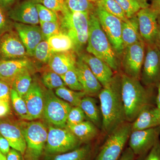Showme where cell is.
Wrapping results in <instances>:
<instances>
[{"label":"cell","mask_w":160,"mask_h":160,"mask_svg":"<svg viewBox=\"0 0 160 160\" xmlns=\"http://www.w3.org/2000/svg\"><path fill=\"white\" fill-rule=\"evenodd\" d=\"M98 96L102 116V133L108 136L127 122L122 100L121 74H115L110 84L103 88Z\"/></svg>","instance_id":"obj_1"},{"label":"cell","mask_w":160,"mask_h":160,"mask_svg":"<svg viewBox=\"0 0 160 160\" xmlns=\"http://www.w3.org/2000/svg\"><path fill=\"white\" fill-rule=\"evenodd\" d=\"M122 97L126 122L132 123L140 112L151 104V92L142 85L140 80L121 74Z\"/></svg>","instance_id":"obj_2"},{"label":"cell","mask_w":160,"mask_h":160,"mask_svg":"<svg viewBox=\"0 0 160 160\" xmlns=\"http://www.w3.org/2000/svg\"><path fill=\"white\" fill-rule=\"evenodd\" d=\"M86 51L102 60L113 71H118L119 63L117 55L103 31L95 11L89 14Z\"/></svg>","instance_id":"obj_3"},{"label":"cell","mask_w":160,"mask_h":160,"mask_svg":"<svg viewBox=\"0 0 160 160\" xmlns=\"http://www.w3.org/2000/svg\"><path fill=\"white\" fill-rule=\"evenodd\" d=\"M59 13L61 32L71 38L74 46L73 51L80 54L87 43L90 13L70 11L66 5Z\"/></svg>","instance_id":"obj_4"},{"label":"cell","mask_w":160,"mask_h":160,"mask_svg":"<svg viewBox=\"0 0 160 160\" xmlns=\"http://www.w3.org/2000/svg\"><path fill=\"white\" fill-rule=\"evenodd\" d=\"M26 140L24 160H41L45 152L48 129L39 121L19 122Z\"/></svg>","instance_id":"obj_5"},{"label":"cell","mask_w":160,"mask_h":160,"mask_svg":"<svg viewBox=\"0 0 160 160\" xmlns=\"http://www.w3.org/2000/svg\"><path fill=\"white\" fill-rule=\"evenodd\" d=\"M82 143L68 128L50 126L44 155L62 154L76 149Z\"/></svg>","instance_id":"obj_6"},{"label":"cell","mask_w":160,"mask_h":160,"mask_svg":"<svg viewBox=\"0 0 160 160\" xmlns=\"http://www.w3.org/2000/svg\"><path fill=\"white\" fill-rule=\"evenodd\" d=\"M131 132V123L126 122L108 136L95 160H118Z\"/></svg>","instance_id":"obj_7"},{"label":"cell","mask_w":160,"mask_h":160,"mask_svg":"<svg viewBox=\"0 0 160 160\" xmlns=\"http://www.w3.org/2000/svg\"><path fill=\"white\" fill-rule=\"evenodd\" d=\"M44 92V118L50 126L66 127L68 114L72 106L57 96L52 90L47 89Z\"/></svg>","instance_id":"obj_8"},{"label":"cell","mask_w":160,"mask_h":160,"mask_svg":"<svg viewBox=\"0 0 160 160\" xmlns=\"http://www.w3.org/2000/svg\"><path fill=\"white\" fill-rule=\"evenodd\" d=\"M96 3L95 12L102 29L117 54H122L124 49L122 38L123 21L106 11L98 2Z\"/></svg>","instance_id":"obj_9"},{"label":"cell","mask_w":160,"mask_h":160,"mask_svg":"<svg viewBox=\"0 0 160 160\" xmlns=\"http://www.w3.org/2000/svg\"><path fill=\"white\" fill-rule=\"evenodd\" d=\"M146 46L144 41H141L124 49L122 62L124 74L140 79L145 59Z\"/></svg>","instance_id":"obj_10"},{"label":"cell","mask_w":160,"mask_h":160,"mask_svg":"<svg viewBox=\"0 0 160 160\" xmlns=\"http://www.w3.org/2000/svg\"><path fill=\"white\" fill-rule=\"evenodd\" d=\"M146 46L140 79L144 85L150 88L160 82V50L156 45Z\"/></svg>","instance_id":"obj_11"},{"label":"cell","mask_w":160,"mask_h":160,"mask_svg":"<svg viewBox=\"0 0 160 160\" xmlns=\"http://www.w3.org/2000/svg\"><path fill=\"white\" fill-rule=\"evenodd\" d=\"M160 126L150 129L131 132L129 146L135 156L141 158L152 149L159 139Z\"/></svg>","instance_id":"obj_12"},{"label":"cell","mask_w":160,"mask_h":160,"mask_svg":"<svg viewBox=\"0 0 160 160\" xmlns=\"http://www.w3.org/2000/svg\"><path fill=\"white\" fill-rule=\"evenodd\" d=\"M26 47L16 31L8 30L0 36L1 60H14L28 58Z\"/></svg>","instance_id":"obj_13"},{"label":"cell","mask_w":160,"mask_h":160,"mask_svg":"<svg viewBox=\"0 0 160 160\" xmlns=\"http://www.w3.org/2000/svg\"><path fill=\"white\" fill-rule=\"evenodd\" d=\"M140 35L146 45H155L158 31V16L150 8L141 9L136 14Z\"/></svg>","instance_id":"obj_14"},{"label":"cell","mask_w":160,"mask_h":160,"mask_svg":"<svg viewBox=\"0 0 160 160\" xmlns=\"http://www.w3.org/2000/svg\"><path fill=\"white\" fill-rule=\"evenodd\" d=\"M0 133L7 140L12 148L24 155L26 144L18 122L6 118H0Z\"/></svg>","instance_id":"obj_15"},{"label":"cell","mask_w":160,"mask_h":160,"mask_svg":"<svg viewBox=\"0 0 160 160\" xmlns=\"http://www.w3.org/2000/svg\"><path fill=\"white\" fill-rule=\"evenodd\" d=\"M13 26L26 47L28 57H33L35 49L44 40L40 26L15 22Z\"/></svg>","instance_id":"obj_16"},{"label":"cell","mask_w":160,"mask_h":160,"mask_svg":"<svg viewBox=\"0 0 160 160\" xmlns=\"http://www.w3.org/2000/svg\"><path fill=\"white\" fill-rule=\"evenodd\" d=\"M36 4L34 0H26L9 9L7 15L15 22L38 25L40 22Z\"/></svg>","instance_id":"obj_17"},{"label":"cell","mask_w":160,"mask_h":160,"mask_svg":"<svg viewBox=\"0 0 160 160\" xmlns=\"http://www.w3.org/2000/svg\"><path fill=\"white\" fill-rule=\"evenodd\" d=\"M75 68L79 81L82 86L83 92L86 95L98 96L103 88L102 86L88 65L79 57Z\"/></svg>","instance_id":"obj_18"},{"label":"cell","mask_w":160,"mask_h":160,"mask_svg":"<svg viewBox=\"0 0 160 160\" xmlns=\"http://www.w3.org/2000/svg\"><path fill=\"white\" fill-rule=\"evenodd\" d=\"M23 98L27 106L29 121H34L43 116L45 102L44 90L38 83L32 82Z\"/></svg>","instance_id":"obj_19"},{"label":"cell","mask_w":160,"mask_h":160,"mask_svg":"<svg viewBox=\"0 0 160 160\" xmlns=\"http://www.w3.org/2000/svg\"><path fill=\"white\" fill-rule=\"evenodd\" d=\"M78 57L88 65L103 88L109 86L114 74L108 64L88 52H81Z\"/></svg>","instance_id":"obj_20"},{"label":"cell","mask_w":160,"mask_h":160,"mask_svg":"<svg viewBox=\"0 0 160 160\" xmlns=\"http://www.w3.org/2000/svg\"><path fill=\"white\" fill-rule=\"evenodd\" d=\"M32 63L28 58L0 60V79L12 86L16 77L22 72L31 69Z\"/></svg>","instance_id":"obj_21"},{"label":"cell","mask_w":160,"mask_h":160,"mask_svg":"<svg viewBox=\"0 0 160 160\" xmlns=\"http://www.w3.org/2000/svg\"><path fill=\"white\" fill-rule=\"evenodd\" d=\"M160 126V109L152 104L146 106L131 123V132Z\"/></svg>","instance_id":"obj_22"},{"label":"cell","mask_w":160,"mask_h":160,"mask_svg":"<svg viewBox=\"0 0 160 160\" xmlns=\"http://www.w3.org/2000/svg\"><path fill=\"white\" fill-rule=\"evenodd\" d=\"M75 52L71 50L53 53L47 63L50 70L61 76L74 68L77 60Z\"/></svg>","instance_id":"obj_23"},{"label":"cell","mask_w":160,"mask_h":160,"mask_svg":"<svg viewBox=\"0 0 160 160\" xmlns=\"http://www.w3.org/2000/svg\"><path fill=\"white\" fill-rule=\"evenodd\" d=\"M93 154L92 146L87 143L62 154L44 155L41 160H92Z\"/></svg>","instance_id":"obj_24"},{"label":"cell","mask_w":160,"mask_h":160,"mask_svg":"<svg viewBox=\"0 0 160 160\" xmlns=\"http://www.w3.org/2000/svg\"><path fill=\"white\" fill-rule=\"evenodd\" d=\"M66 127L77 138L82 144L89 143L97 137L100 133L99 128L89 121H84L77 125L66 126Z\"/></svg>","instance_id":"obj_25"},{"label":"cell","mask_w":160,"mask_h":160,"mask_svg":"<svg viewBox=\"0 0 160 160\" xmlns=\"http://www.w3.org/2000/svg\"><path fill=\"white\" fill-rule=\"evenodd\" d=\"M122 38L124 49L138 42L143 41L140 35L136 15L129 18L128 22H122Z\"/></svg>","instance_id":"obj_26"},{"label":"cell","mask_w":160,"mask_h":160,"mask_svg":"<svg viewBox=\"0 0 160 160\" xmlns=\"http://www.w3.org/2000/svg\"><path fill=\"white\" fill-rule=\"evenodd\" d=\"M79 106L84 112L86 117L89 119V121L93 123L99 129L102 128V121L100 117L99 109L94 98L86 96L82 99Z\"/></svg>","instance_id":"obj_27"},{"label":"cell","mask_w":160,"mask_h":160,"mask_svg":"<svg viewBox=\"0 0 160 160\" xmlns=\"http://www.w3.org/2000/svg\"><path fill=\"white\" fill-rule=\"evenodd\" d=\"M47 42L53 53L73 50L74 46L71 38L62 32L49 38Z\"/></svg>","instance_id":"obj_28"},{"label":"cell","mask_w":160,"mask_h":160,"mask_svg":"<svg viewBox=\"0 0 160 160\" xmlns=\"http://www.w3.org/2000/svg\"><path fill=\"white\" fill-rule=\"evenodd\" d=\"M32 82L30 70L27 69L22 72L16 77L12 84V89L23 97L29 90Z\"/></svg>","instance_id":"obj_29"},{"label":"cell","mask_w":160,"mask_h":160,"mask_svg":"<svg viewBox=\"0 0 160 160\" xmlns=\"http://www.w3.org/2000/svg\"><path fill=\"white\" fill-rule=\"evenodd\" d=\"M55 93L73 107L79 106L82 99L86 96L83 92L73 91L66 88V86L56 89Z\"/></svg>","instance_id":"obj_30"},{"label":"cell","mask_w":160,"mask_h":160,"mask_svg":"<svg viewBox=\"0 0 160 160\" xmlns=\"http://www.w3.org/2000/svg\"><path fill=\"white\" fill-rule=\"evenodd\" d=\"M10 100L14 111L22 120L29 121V112L25 100L14 89H12Z\"/></svg>","instance_id":"obj_31"},{"label":"cell","mask_w":160,"mask_h":160,"mask_svg":"<svg viewBox=\"0 0 160 160\" xmlns=\"http://www.w3.org/2000/svg\"><path fill=\"white\" fill-rule=\"evenodd\" d=\"M67 8L72 12L90 13L95 10L94 2L92 0H65Z\"/></svg>","instance_id":"obj_32"},{"label":"cell","mask_w":160,"mask_h":160,"mask_svg":"<svg viewBox=\"0 0 160 160\" xmlns=\"http://www.w3.org/2000/svg\"><path fill=\"white\" fill-rule=\"evenodd\" d=\"M103 8L110 14L116 17L124 22L129 21L127 16L122 7L115 0H98Z\"/></svg>","instance_id":"obj_33"},{"label":"cell","mask_w":160,"mask_h":160,"mask_svg":"<svg viewBox=\"0 0 160 160\" xmlns=\"http://www.w3.org/2000/svg\"><path fill=\"white\" fill-rule=\"evenodd\" d=\"M42 79L43 85L50 90L66 86L61 76L51 70L45 71L42 75Z\"/></svg>","instance_id":"obj_34"},{"label":"cell","mask_w":160,"mask_h":160,"mask_svg":"<svg viewBox=\"0 0 160 160\" xmlns=\"http://www.w3.org/2000/svg\"><path fill=\"white\" fill-rule=\"evenodd\" d=\"M53 53L49 48L47 41L43 40L35 49L33 57L40 62L47 64Z\"/></svg>","instance_id":"obj_35"},{"label":"cell","mask_w":160,"mask_h":160,"mask_svg":"<svg viewBox=\"0 0 160 160\" xmlns=\"http://www.w3.org/2000/svg\"><path fill=\"white\" fill-rule=\"evenodd\" d=\"M75 67L61 75V78L66 86H68L71 90L83 92L82 86L78 78Z\"/></svg>","instance_id":"obj_36"},{"label":"cell","mask_w":160,"mask_h":160,"mask_svg":"<svg viewBox=\"0 0 160 160\" xmlns=\"http://www.w3.org/2000/svg\"><path fill=\"white\" fill-rule=\"evenodd\" d=\"M40 22H57L59 21L58 13L47 8L42 4H36Z\"/></svg>","instance_id":"obj_37"},{"label":"cell","mask_w":160,"mask_h":160,"mask_svg":"<svg viewBox=\"0 0 160 160\" xmlns=\"http://www.w3.org/2000/svg\"><path fill=\"white\" fill-rule=\"evenodd\" d=\"M39 25L44 40L47 41L49 38L61 32L59 21L57 22H40Z\"/></svg>","instance_id":"obj_38"},{"label":"cell","mask_w":160,"mask_h":160,"mask_svg":"<svg viewBox=\"0 0 160 160\" xmlns=\"http://www.w3.org/2000/svg\"><path fill=\"white\" fill-rule=\"evenodd\" d=\"M122 7L128 18L136 15L141 9L136 0H115Z\"/></svg>","instance_id":"obj_39"},{"label":"cell","mask_w":160,"mask_h":160,"mask_svg":"<svg viewBox=\"0 0 160 160\" xmlns=\"http://www.w3.org/2000/svg\"><path fill=\"white\" fill-rule=\"evenodd\" d=\"M86 118V115L79 106H72L68 114L66 126L77 125L85 121Z\"/></svg>","instance_id":"obj_40"},{"label":"cell","mask_w":160,"mask_h":160,"mask_svg":"<svg viewBox=\"0 0 160 160\" xmlns=\"http://www.w3.org/2000/svg\"><path fill=\"white\" fill-rule=\"evenodd\" d=\"M41 4L57 12H61L66 6L65 0H42Z\"/></svg>","instance_id":"obj_41"},{"label":"cell","mask_w":160,"mask_h":160,"mask_svg":"<svg viewBox=\"0 0 160 160\" xmlns=\"http://www.w3.org/2000/svg\"><path fill=\"white\" fill-rule=\"evenodd\" d=\"M5 10L0 6V36L8 30L11 29V25L6 15Z\"/></svg>","instance_id":"obj_42"},{"label":"cell","mask_w":160,"mask_h":160,"mask_svg":"<svg viewBox=\"0 0 160 160\" xmlns=\"http://www.w3.org/2000/svg\"><path fill=\"white\" fill-rule=\"evenodd\" d=\"M11 86L0 79V99L10 102Z\"/></svg>","instance_id":"obj_43"},{"label":"cell","mask_w":160,"mask_h":160,"mask_svg":"<svg viewBox=\"0 0 160 160\" xmlns=\"http://www.w3.org/2000/svg\"><path fill=\"white\" fill-rule=\"evenodd\" d=\"M145 160H160V141L158 140L150 149Z\"/></svg>","instance_id":"obj_44"},{"label":"cell","mask_w":160,"mask_h":160,"mask_svg":"<svg viewBox=\"0 0 160 160\" xmlns=\"http://www.w3.org/2000/svg\"><path fill=\"white\" fill-rule=\"evenodd\" d=\"M10 102L0 99V118H6L11 112Z\"/></svg>","instance_id":"obj_45"},{"label":"cell","mask_w":160,"mask_h":160,"mask_svg":"<svg viewBox=\"0 0 160 160\" xmlns=\"http://www.w3.org/2000/svg\"><path fill=\"white\" fill-rule=\"evenodd\" d=\"M10 147L7 140L0 133V151L6 156L10 150Z\"/></svg>","instance_id":"obj_46"},{"label":"cell","mask_w":160,"mask_h":160,"mask_svg":"<svg viewBox=\"0 0 160 160\" xmlns=\"http://www.w3.org/2000/svg\"><path fill=\"white\" fill-rule=\"evenodd\" d=\"M7 160H24L23 155L19 151L11 148L6 155Z\"/></svg>","instance_id":"obj_47"},{"label":"cell","mask_w":160,"mask_h":160,"mask_svg":"<svg viewBox=\"0 0 160 160\" xmlns=\"http://www.w3.org/2000/svg\"><path fill=\"white\" fill-rule=\"evenodd\" d=\"M135 157L132 150L128 147L123 151L118 160H134Z\"/></svg>","instance_id":"obj_48"},{"label":"cell","mask_w":160,"mask_h":160,"mask_svg":"<svg viewBox=\"0 0 160 160\" xmlns=\"http://www.w3.org/2000/svg\"><path fill=\"white\" fill-rule=\"evenodd\" d=\"M150 8L157 14L160 19V0H151Z\"/></svg>","instance_id":"obj_49"},{"label":"cell","mask_w":160,"mask_h":160,"mask_svg":"<svg viewBox=\"0 0 160 160\" xmlns=\"http://www.w3.org/2000/svg\"><path fill=\"white\" fill-rule=\"evenodd\" d=\"M15 0H0V6L5 10H9L14 3Z\"/></svg>","instance_id":"obj_50"},{"label":"cell","mask_w":160,"mask_h":160,"mask_svg":"<svg viewBox=\"0 0 160 160\" xmlns=\"http://www.w3.org/2000/svg\"><path fill=\"white\" fill-rule=\"evenodd\" d=\"M139 5H140L141 9L148 8L150 5L147 2V0H136Z\"/></svg>","instance_id":"obj_51"},{"label":"cell","mask_w":160,"mask_h":160,"mask_svg":"<svg viewBox=\"0 0 160 160\" xmlns=\"http://www.w3.org/2000/svg\"><path fill=\"white\" fill-rule=\"evenodd\" d=\"M155 45L160 50V19L158 18V31L157 37Z\"/></svg>","instance_id":"obj_52"},{"label":"cell","mask_w":160,"mask_h":160,"mask_svg":"<svg viewBox=\"0 0 160 160\" xmlns=\"http://www.w3.org/2000/svg\"><path fill=\"white\" fill-rule=\"evenodd\" d=\"M158 87V93L157 96L156 103L157 106L160 109V81Z\"/></svg>","instance_id":"obj_53"},{"label":"cell","mask_w":160,"mask_h":160,"mask_svg":"<svg viewBox=\"0 0 160 160\" xmlns=\"http://www.w3.org/2000/svg\"><path fill=\"white\" fill-rule=\"evenodd\" d=\"M0 160H7L6 156L3 154L1 151H0Z\"/></svg>","instance_id":"obj_54"},{"label":"cell","mask_w":160,"mask_h":160,"mask_svg":"<svg viewBox=\"0 0 160 160\" xmlns=\"http://www.w3.org/2000/svg\"><path fill=\"white\" fill-rule=\"evenodd\" d=\"M92 1H93L94 2H97L98 1V0H92Z\"/></svg>","instance_id":"obj_55"},{"label":"cell","mask_w":160,"mask_h":160,"mask_svg":"<svg viewBox=\"0 0 160 160\" xmlns=\"http://www.w3.org/2000/svg\"><path fill=\"white\" fill-rule=\"evenodd\" d=\"M18 1H19V0H18Z\"/></svg>","instance_id":"obj_56"}]
</instances>
